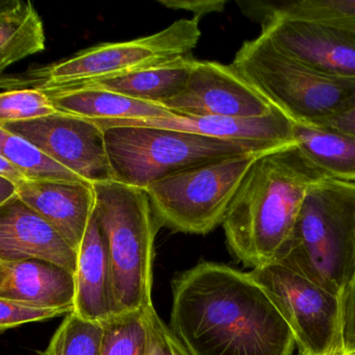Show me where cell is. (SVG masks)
Segmentation results:
<instances>
[{"instance_id":"2e32d148","label":"cell","mask_w":355,"mask_h":355,"mask_svg":"<svg viewBox=\"0 0 355 355\" xmlns=\"http://www.w3.org/2000/svg\"><path fill=\"white\" fill-rule=\"evenodd\" d=\"M0 298L44 307H74L76 278L40 259H0Z\"/></svg>"},{"instance_id":"5b68a950","label":"cell","mask_w":355,"mask_h":355,"mask_svg":"<svg viewBox=\"0 0 355 355\" xmlns=\"http://www.w3.org/2000/svg\"><path fill=\"white\" fill-rule=\"evenodd\" d=\"M103 130L114 180L142 189L196 166L272 153L294 145L224 140L149 126H112Z\"/></svg>"},{"instance_id":"d6986e66","label":"cell","mask_w":355,"mask_h":355,"mask_svg":"<svg viewBox=\"0 0 355 355\" xmlns=\"http://www.w3.org/2000/svg\"><path fill=\"white\" fill-rule=\"evenodd\" d=\"M294 137L301 153L324 178L355 184V137L306 124H295Z\"/></svg>"},{"instance_id":"3957f363","label":"cell","mask_w":355,"mask_h":355,"mask_svg":"<svg viewBox=\"0 0 355 355\" xmlns=\"http://www.w3.org/2000/svg\"><path fill=\"white\" fill-rule=\"evenodd\" d=\"M95 215L107 242L112 271V313L153 306L155 240L159 225L146 191L117 180L95 182Z\"/></svg>"},{"instance_id":"f546056e","label":"cell","mask_w":355,"mask_h":355,"mask_svg":"<svg viewBox=\"0 0 355 355\" xmlns=\"http://www.w3.org/2000/svg\"><path fill=\"white\" fill-rule=\"evenodd\" d=\"M159 3L168 9L193 12L200 18L207 14L223 12L226 6L225 0H159Z\"/></svg>"},{"instance_id":"44dd1931","label":"cell","mask_w":355,"mask_h":355,"mask_svg":"<svg viewBox=\"0 0 355 355\" xmlns=\"http://www.w3.org/2000/svg\"><path fill=\"white\" fill-rule=\"evenodd\" d=\"M42 19L31 1L5 0L0 6V70L45 49Z\"/></svg>"},{"instance_id":"9a60e30c","label":"cell","mask_w":355,"mask_h":355,"mask_svg":"<svg viewBox=\"0 0 355 355\" xmlns=\"http://www.w3.org/2000/svg\"><path fill=\"white\" fill-rule=\"evenodd\" d=\"M17 196L78 252L96 205L93 184L26 180L17 184Z\"/></svg>"},{"instance_id":"1f68e13d","label":"cell","mask_w":355,"mask_h":355,"mask_svg":"<svg viewBox=\"0 0 355 355\" xmlns=\"http://www.w3.org/2000/svg\"><path fill=\"white\" fill-rule=\"evenodd\" d=\"M0 176L14 182L16 186L26 180L15 164L1 155H0Z\"/></svg>"},{"instance_id":"ba28073f","label":"cell","mask_w":355,"mask_h":355,"mask_svg":"<svg viewBox=\"0 0 355 355\" xmlns=\"http://www.w3.org/2000/svg\"><path fill=\"white\" fill-rule=\"evenodd\" d=\"M263 155L253 153L196 166L149 184L144 190L159 227L207 234L222 225L245 176Z\"/></svg>"},{"instance_id":"7c38bea8","label":"cell","mask_w":355,"mask_h":355,"mask_svg":"<svg viewBox=\"0 0 355 355\" xmlns=\"http://www.w3.org/2000/svg\"><path fill=\"white\" fill-rule=\"evenodd\" d=\"M163 105L186 117L257 118L275 110L232 66L197 60L184 88Z\"/></svg>"},{"instance_id":"484cf974","label":"cell","mask_w":355,"mask_h":355,"mask_svg":"<svg viewBox=\"0 0 355 355\" xmlns=\"http://www.w3.org/2000/svg\"><path fill=\"white\" fill-rule=\"evenodd\" d=\"M58 112L49 94L39 89H13L0 95V124L30 121Z\"/></svg>"},{"instance_id":"7402d4cb","label":"cell","mask_w":355,"mask_h":355,"mask_svg":"<svg viewBox=\"0 0 355 355\" xmlns=\"http://www.w3.org/2000/svg\"><path fill=\"white\" fill-rule=\"evenodd\" d=\"M245 16L259 22L270 16L319 20L355 33V0H277L240 1Z\"/></svg>"},{"instance_id":"836d02e7","label":"cell","mask_w":355,"mask_h":355,"mask_svg":"<svg viewBox=\"0 0 355 355\" xmlns=\"http://www.w3.org/2000/svg\"><path fill=\"white\" fill-rule=\"evenodd\" d=\"M331 355H352V354H350V353L344 352V351H340V352L334 353V354H331Z\"/></svg>"},{"instance_id":"30bf717a","label":"cell","mask_w":355,"mask_h":355,"mask_svg":"<svg viewBox=\"0 0 355 355\" xmlns=\"http://www.w3.org/2000/svg\"><path fill=\"white\" fill-rule=\"evenodd\" d=\"M0 126L26 139L91 184L114 180L105 130L93 120L59 111L47 117Z\"/></svg>"},{"instance_id":"4fadbf2b","label":"cell","mask_w":355,"mask_h":355,"mask_svg":"<svg viewBox=\"0 0 355 355\" xmlns=\"http://www.w3.org/2000/svg\"><path fill=\"white\" fill-rule=\"evenodd\" d=\"M0 259H40L76 275L78 252L17 196L0 205Z\"/></svg>"},{"instance_id":"7a4b0ae2","label":"cell","mask_w":355,"mask_h":355,"mask_svg":"<svg viewBox=\"0 0 355 355\" xmlns=\"http://www.w3.org/2000/svg\"><path fill=\"white\" fill-rule=\"evenodd\" d=\"M324 178L297 144L259 157L222 224L232 254L252 270L282 263L309 191Z\"/></svg>"},{"instance_id":"d4e9b609","label":"cell","mask_w":355,"mask_h":355,"mask_svg":"<svg viewBox=\"0 0 355 355\" xmlns=\"http://www.w3.org/2000/svg\"><path fill=\"white\" fill-rule=\"evenodd\" d=\"M145 311L113 317L103 323V338L99 355H145L147 345Z\"/></svg>"},{"instance_id":"277c9868","label":"cell","mask_w":355,"mask_h":355,"mask_svg":"<svg viewBox=\"0 0 355 355\" xmlns=\"http://www.w3.org/2000/svg\"><path fill=\"white\" fill-rule=\"evenodd\" d=\"M282 263L342 295L355 273V184L324 178L311 187Z\"/></svg>"},{"instance_id":"d6a6232c","label":"cell","mask_w":355,"mask_h":355,"mask_svg":"<svg viewBox=\"0 0 355 355\" xmlns=\"http://www.w3.org/2000/svg\"><path fill=\"white\" fill-rule=\"evenodd\" d=\"M17 197V186L14 182L0 176V205Z\"/></svg>"},{"instance_id":"9c48e42d","label":"cell","mask_w":355,"mask_h":355,"mask_svg":"<svg viewBox=\"0 0 355 355\" xmlns=\"http://www.w3.org/2000/svg\"><path fill=\"white\" fill-rule=\"evenodd\" d=\"M250 273L292 330L299 355L343 351L340 297L282 263Z\"/></svg>"},{"instance_id":"6da1fadb","label":"cell","mask_w":355,"mask_h":355,"mask_svg":"<svg viewBox=\"0 0 355 355\" xmlns=\"http://www.w3.org/2000/svg\"><path fill=\"white\" fill-rule=\"evenodd\" d=\"M170 328L191 355H293L296 346L250 272L211 261L172 280Z\"/></svg>"},{"instance_id":"e575fe53","label":"cell","mask_w":355,"mask_h":355,"mask_svg":"<svg viewBox=\"0 0 355 355\" xmlns=\"http://www.w3.org/2000/svg\"><path fill=\"white\" fill-rule=\"evenodd\" d=\"M350 354L355 355V352L350 353Z\"/></svg>"},{"instance_id":"603a6c76","label":"cell","mask_w":355,"mask_h":355,"mask_svg":"<svg viewBox=\"0 0 355 355\" xmlns=\"http://www.w3.org/2000/svg\"><path fill=\"white\" fill-rule=\"evenodd\" d=\"M0 155L15 164L24 178L32 182H89L26 139L1 126Z\"/></svg>"},{"instance_id":"cb8c5ba5","label":"cell","mask_w":355,"mask_h":355,"mask_svg":"<svg viewBox=\"0 0 355 355\" xmlns=\"http://www.w3.org/2000/svg\"><path fill=\"white\" fill-rule=\"evenodd\" d=\"M103 338V323L71 313L65 315L41 355H99Z\"/></svg>"},{"instance_id":"52a82bcc","label":"cell","mask_w":355,"mask_h":355,"mask_svg":"<svg viewBox=\"0 0 355 355\" xmlns=\"http://www.w3.org/2000/svg\"><path fill=\"white\" fill-rule=\"evenodd\" d=\"M199 21L198 16L180 19L150 36L84 49L36 70L30 83L42 91L69 88L178 63L192 57L201 37Z\"/></svg>"},{"instance_id":"ffe728a7","label":"cell","mask_w":355,"mask_h":355,"mask_svg":"<svg viewBox=\"0 0 355 355\" xmlns=\"http://www.w3.org/2000/svg\"><path fill=\"white\" fill-rule=\"evenodd\" d=\"M194 63L195 59L191 57L164 67L136 72L119 78L96 80L69 88L107 91L130 98L163 105L184 88Z\"/></svg>"},{"instance_id":"8992f818","label":"cell","mask_w":355,"mask_h":355,"mask_svg":"<svg viewBox=\"0 0 355 355\" xmlns=\"http://www.w3.org/2000/svg\"><path fill=\"white\" fill-rule=\"evenodd\" d=\"M230 66L295 124L315 125L355 97V80L320 73L282 53L263 34L243 43Z\"/></svg>"},{"instance_id":"e0dca14e","label":"cell","mask_w":355,"mask_h":355,"mask_svg":"<svg viewBox=\"0 0 355 355\" xmlns=\"http://www.w3.org/2000/svg\"><path fill=\"white\" fill-rule=\"evenodd\" d=\"M76 315L105 323L112 313V271L107 242L95 211L78 250L76 275Z\"/></svg>"},{"instance_id":"ac0fdd59","label":"cell","mask_w":355,"mask_h":355,"mask_svg":"<svg viewBox=\"0 0 355 355\" xmlns=\"http://www.w3.org/2000/svg\"><path fill=\"white\" fill-rule=\"evenodd\" d=\"M44 92L51 97L58 111L86 119H155L175 116L163 105L107 91L64 88Z\"/></svg>"},{"instance_id":"4dcf8cb0","label":"cell","mask_w":355,"mask_h":355,"mask_svg":"<svg viewBox=\"0 0 355 355\" xmlns=\"http://www.w3.org/2000/svg\"><path fill=\"white\" fill-rule=\"evenodd\" d=\"M355 137V97L336 115L315 124Z\"/></svg>"},{"instance_id":"5bb4252c","label":"cell","mask_w":355,"mask_h":355,"mask_svg":"<svg viewBox=\"0 0 355 355\" xmlns=\"http://www.w3.org/2000/svg\"><path fill=\"white\" fill-rule=\"evenodd\" d=\"M101 128L112 126H149L193 132L211 138L266 144H295L294 122L274 110L263 117H173L155 119L93 120Z\"/></svg>"},{"instance_id":"4316f807","label":"cell","mask_w":355,"mask_h":355,"mask_svg":"<svg viewBox=\"0 0 355 355\" xmlns=\"http://www.w3.org/2000/svg\"><path fill=\"white\" fill-rule=\"evenodd\" d=\"M73 306L44 307L0 298V331L31 322H41L73 313Z\"/></svg>"},{"instance_id":"8fae6325","label":"cell","mask_w":355,"mask_h":355,"mask_svg":"<svg viewBox=\"0 0 355 355\" xmlns=\"http://www.w3.org/2000/svg\"><path fill=\"white\" fill-rule=\"evenodd\" d=\"M261 34L307 67L338 78L355 80V33L319 20L270 16Z\"/></svg>"},{"instance_id":"f1b7e54d","label":"cell","mask_w":355,"mask_h":355,"mask_svg":"<svg viewBox=\"0 0 355 355\" xmlns=\"http://www.w3.org/2000/svg\"><path fill=\"white\" fill-rule=\"evenodd\" d=\"M342 305L343 351L355 352V273L340 296Z\"/></svg>"},{"instance_id":"83f0119b","label":"cell","mask_w":355,"mask_h":355,"mask_svg":"<svg viewBox=\"0 0 355 355\" xmlns=\"http://www.w3.org/2000/svg\"><path fill=\"white\" fill-rule=\"evenodd\" d=\"M147 322V345L145 355H191L170 326L157 315L155 307L145 311Z\"/></svg>"}]
</instances>
